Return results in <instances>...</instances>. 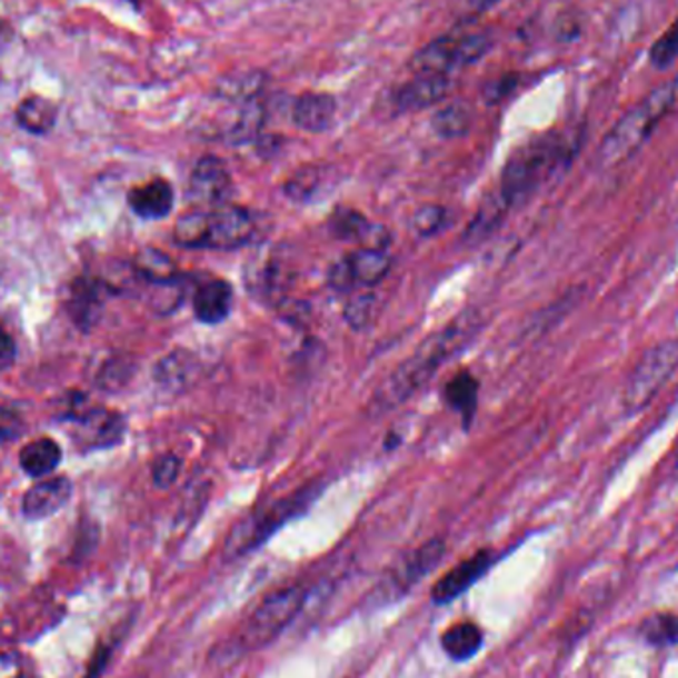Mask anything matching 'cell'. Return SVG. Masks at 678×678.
Returning a JSON list of instances; mask_svg holds the SVG:
<instances>
[{
  "mask_svg": "<svg viewBox=\"0 0 678 678\" xmlns=\"http://www.w3.org/2000/svg\"><path fill=\"white\" fill-rule=\"evenodd\" d=\"M485 645V631L472 621H459L450 625L440 635V647L455 662H465L477 657Z\"/></svg>",
  "mask_w": 678,
  "mask_h": 678,
  "instance_id": "cell-20",
  "label": "cell"
},
{
  "mask_svg": "<svg viewBox=\"0 0 678 678\" xmlns=\"http://www.w3.org/2000/svg\"><path fill=\"white\" fill-rule=\"evenodd\" d=\"M506 211H508V205L502 201V197L498 195L495 199H488V201L480 207V211L477 212L475 220L470 222L465 239L472 245H477L480 240H485L492 230L498 229V225L505 219Z\"/></svg>",
  "mask_w": 678,
  "mask_h": 678,
  "instance_id": "cell-27",
  "label": "cell"
},
{
  "mask_svg": "<svg viewBox=\"0 0 678 678\" xmlns=\"http://www.w3.org/2000/svg\"><path fill=\"white\" fill-rule=\"evenodd\" d=\"M195 316L202 323H220L229 318L232 308V288L229 282L212 278L202 282L193 300Z\"/></svg>",
  "mask_w": 678,
  "mask_h": 678,
  "instance_id": "cell-18",
  "label": "cell"
},
{
  "mask_svg": "<svg viewBox=\"0 0 678 678\" xmlns=\"http://www.w3.org/2000/svg\"><path fill=\"white\" fill-rule=\"evenodd\" d=\"M445 551L447 546L440 538L422 544L419 550L412 551L411 556L405 559L403 568L399 574V586L409 589L417 581L427 578L432 569L439 566L440 559L445 558Z\"/></svg>",
  "mask_w": 678,
  "mask_h": 678,
  "instance_id": "cell-23",
  "label": "cell"
},
{
  "mask_svg": "<svg viewBox=\"0 0 678 678\" xmlns=\"http://www.w3.org/2000/svg\"><path fill=\"white\" fill-rule=\"evenodd\" d=\"M639 637L647 645L657 649H669L678 645V614L672 611H659V614L647 615L639 625Z\"/></svg>",
  "mask_w": 678,
  "mask_h": 678,
  "instance_id": "cell-24",
  "label": "cell"
},
{
  "mask_svg": "<svg viewBox=\"0 0 678 678\" xmlns=\"http://www.w3.org/2000/svg\"><path fill=\"white\" fill-rule=\"evenodd\" d=\"M17 121L32 136H47L58 121V106L44 96H28L17 108Z\"/></svg>",
  "mask_w": 678,
  "mask_h": 678,
  "instance_id": "cell-21",
  "label": "cell"
},
{
  "mask_svg": "<svg viewBox=\"0 0 678 678\" xmlns=\"http://www.w3.org/2000/svg\"><path fill=\"white\" fill-rule=\"evenodd\" d=\"M445 222H447V211L440 205H422L412 212L411 230L417 237L429 239L445 227Z\"/></svg>",
  "mask_w": 678,
  "mask_h": 678,
  "instance_id": "cell-32",
  "label": "cell"
},
{
  "mask_svg": "<svg viewBox=\"0 0 678 678\" xmlns=\"http://www.w3.org/2000/svg\"><path fill=\"white\" fill-rule=\"evenodd\" d=\"M10 40V28L0 22V48L4 47Z\"/></svg>",
  "mask_w": 678,
  "mask_h": 678,
  "instance_id": "cell-39",
  "label": "cell"
},
{
  "mask_svg": "<svg viewBox=\"0 0 678 678\" xmlns=\"http://www.w3.org/2000/svg\"><path fill=\"white\" fill-rule=\"evenodd\" d=\"M579 143V131H550L516 149L502 171L498 193L508 209L520 207L554 175L568 169Z\"/></svg>",
  "mask_w": 678,
  "mask_h": 678,
  "instance_id": "cell-2",
  "label": "cell"
},
{
  "mask_svg": "<svg viewBox=\"0 0 678 678\" xmlns=\"http://www.w3.org/2000/svg\"><path fill=\"white\" fill-rule=\"evenodd\" d=\"M328 285L336 290V292H356L358 286L351 275V268H349L348 258H341L333 267L330 268V275H328Z\"/></svg>",
  "mask_w": 678,
  "mask_h": 678,
  "instance_id": "cell-36",
  "label": "cell"
},
{
  "mask_svg": "<svg viewBox=\"0 0 678 678\" xmlns=\"http://www.w3.org/2000/svg\"><path fill=\"white\" fill-rule=\"evenodd\" d=\"M320 171L318 169H303L298 175H293L292 179L286 183V195L292 201H310L312 195L320 187Z\"/></svg>",
  "mask_w": 678,
  "mask_h": 678,
  "instance_id": "cell-34",
  "label": "cell"
},
{
  "mask_svg": "<svg viewBox=\"0 0 678 678\" xmlns=\"http://www.w3.org/2000/svg\"><path fill=\"white\" fill-rule=\"evenodd\" d=\"M482 326L480 316L468 310L449 321L445 328L435 331L431 338L425 339L411 358L403 361L387 377L383 386L377 389L369 401L371 415H383L403 405L412 395L419 393L422 387L439 373L440 367L467 348Z\"/></svg>",
  "mask_w": 678,
  "mask_h": 678,
  "instance_id": "cell-1",
  "label": "cell"
},
{
  "mask_svg": "<svg viewBox=\"0 0 678 678\" xmlns=\"http://www.w3.org/2000/svg\"><path fill=\"white\" fill-rule=\"evenodd\" d=\"M232 191V179L225 161L219 157L205 156L195 166L191 179H189V195L191 199L201 205L220 207L227 201Z\"/></svg>",
  "mask_w": 678,
  "mask_h": 678,
  "instance_id": "cell-11",
  "label": "cell"
},
{
  "mask_svg": "<svg viewBox=\"0 0 678 678\" xmlns=\"http://www.w3.org/2000/svg\"><path fill=\"white\" fill-rule=\"evenodd\" d=\"M470 126H472V111L465 103H450L432 120V128L440 138L445 139L462 138L468 133Z\"/></svg>",
  "mask_w": 678,
  "mask_h": 678,
  "instance_id": "cell-28",
  "label": "cell"
},
{
  "mask_svg": "<svg viewBox=\"0 0 678 678\" xmlns=\"http://www.w3.org/2000/svg\"><path fill=\"white\" fill-rule=\"evenodd\" d=\"M179 472H181V460L177 459L171 452L159 457L153 462V468H151V477H153L157 488L173 486L179 478Z\"/></svg>",
  "mask_w": 678,
  "mask_h": 678,
  "instance_id": "cell-35",
  "label": "cell"
},
{
  "mask_svg": "<svg viewBox=\"0 0 678 678\" xmlns=\"http://www.w3.org/2000/svg\"><path fill=\"white\" fill-rule=\"evenodd\" d=\"M445 399L447 403L460 412V417L465 419V425L472 421L478 407V381L470 373H459L452 377L449 386L445 389Z\"/></svg>",
  "mask_w": 678,
  "mask_h": 678,
  "instance_id": "cell-26",
  "label": "cell"
},
{
  "mask_svg": "<svg viewBox=\"0 0 678 678\" xmlns=\"http://www.w3.org/2000/svg\"><path fill=\"white\" fill-rule=\"evenodd\" d=\"M62 460V449L54 439L40 437V439L28 442L20 450L19 462L28 477L42 478L50 475Z\"/></svg>",
  "mask_w": 678,
  "mask_h": 678,
  "instance_id": "cell-22",
  "label": "cell"
},
{
  "mask_svg": "<svg viewBox=\"0 0 678 678\" xmlns=\"http://www.w3.org/2000/svg\"><path fill=\"white\" fill-rule=\"evenodd\" d=\"M73 486L68 477L47 478L32 486L22 498V514L27 520H44L60 512L72 498Z\"/></svg>",
  "mask_w": 678,
  "mask_h": 678,
  "instance_id": "cell-12",
  "label": "cell"
},
{
  "mask_svg": "<svg viewBox=\"0 0 678 678\" xmlns=\"http://www.w3.org/2000/svg\"><path fill=\"white\" fill-rule=\"evenodd\" d=\"M336 110L338 106L330 93H302L293 103V123L308 133H321L330 129Z\"/></svg>",
  "mask_w": 678,
  "mask_h": 678,
  "instance_id": "cell-17",
  "label": "cell"
},
{
  "mask_svg": "<svg viewBox=\"0 0 678 678\" xmlns=\"http://www.w3.org/2000/svg\"><path fill=\"white\" fill-rule=\"evenodd\" d=\"M207 225H209V211H193L185 215L175 225V242L187 248H205Z\"/></svg>",
  "mask_w": 678,
  "mask_h": 678,
  "instance_id": "cell-29",
  "label": "cell"
},
{
  "mask_svg": "<svg viewBox=\"0 0 678 678\" xmlns=\"http://www.w3.org/2000/svg\"><path fill=\"white\" fill-rule=\"evenodd\" d=\"M318 495H320V486H303L293 495L280 498L275 505L265 506L247 518H242L227 538V546H225L227 556L239 558V556H247L250 551L257 550L258 546H262L268 538H272L285 524L302 516Z\"/></svg>",
  "mask_w": 678,
  "mask_h": 678,
  "instance_id": "cell-4",
  "label": "cell"
},
{
  "mask_svg": "<svg viewBox=\"0 0 678 678\" xmlns=\"http://www.w3.org/2000/svg\"><path fill=\"white\" fill-rule=\"evenodd\" d=\"M108 292H110L108 285L98 278L82 276L73 282L66 306L78 328L86 331L92 330L103 312V302H106Z\"/></svg>",
  "mask_w": 678,
  "mask_h": 678,
  "instance_id": "cell-13",
  "label": "cell"
},
{
  "mask_svg": "<svg viewBox=\"0 0 678 678\" xmlns=\"http://www.w3.org/2000/svg\"><path fill=\"white\" fill-rule=\"evenodd\" d=\"M376 296L371 292H353L349 296L343 318L353 330H366L376 318Z\"/></svg>",
  "mask_w": 678,
  "mask_h": 678,
  "instance_id": "cell-31",
  "label": "cell"
},
{
  "mask_svg": "<svg viewBox=\"0 0 678 678\" xmlns=\"http://www.w3.org/2000/svg\"><path fill=\"white\" fill-rule=\"evenodd\" d=\"M495 564V554L490 550H480L472 558L460 561L459 566L447 571L442 578L432 586L431 601L435 606H449L465 596L478 579L485 578L488 569Z\"/></svg>",
  "mask_w": 678,
  "mask_h": 678,
  "instance_id": "cell-10",
  "label": "cell"
},
{
  "mask_svg": "<svg viewBox=\"0 0 678 678\" xmlns=\"http://www.w3.org/2000/svg\"><path fill=\"white\" fill-rule=\"evenodd\" d=\"M678 369V338L662 339L642 353L625 383V415H639L657 399Z\"/></svg>",
  "mask_w": 678,
  "mask_h": 678,
  "instance_id": "cell-5",
  "label": "cell"
},
{
  "mask_svg": "<svg viewBox=\"0 0 678 678\" xmlns=\"http://www.w3.org/2000/svg\"><path fill=\"white\" fill-rule=\"evenodd\" d=\"M308 601V587L288 586L265 597L239 635L240 651H258L275 641L300 615Z\"/></svg>",
  "mask_w": 678,
  "mask_h": 678,
  "instance_id": "cell-6",
  "label": "cell"
},
{
  "mask_svg": "<svg viewBox=\"0 0 678 678\" xmlns=\"http://www.w3.org/2000/svg\"><path fill=\"white\" fill-rule=\"evenodd\" d=\"M678 58V17L675 22L667 28V32H662L657 42L652 44L649 52V60L657 70H665L669 66L675 64Z\"/></svg>",
  "mask_w": 678,
  "mask_h": 678,
  "instance_id": "cell-33",
  "label": "cell"
},
{
  "mask_svg": "<svg viewBox=\"0 0 678 678\" xmlns=\"http://www.w3.org/2000/svg\"><path fill=\"white\" fill-rule=\"evenodd\" d=\"M450 90L452 78L449 76L412 73L411 80L395 93V106L401 111L425 110L445 100Z\"/></svg>",
  "mask_w": 678,
  "mask_h": 678,
  "instance_id": "cell-15",
  "label": "cell"
},
{
  "mask_svg": "<svg viewBox=\"0 0 678 678\" xmlns=\"http://www.w3.org/2000/svg\"><path fill=\"white\" fill-rule=\"evenodd\" d=\"M17 361V343L9 331L0 328V371H7Z\"/></svg>",
  "mask_w": 678,
  "mask_h": 678,
  "instance_id": "cell-37",
  "label": "cell"
},
{
  "mask_svg": "<svg viewBox=\"0 0 678 678\" xmlns=\"http://www.w3.org/2000/svg\"><path fill=\"white\" fill-rule=\"evenodd\" d=\"M19 437V419L17 415L0 409V442Z\"/></svg>",
  "mask_w": 678,
  "mask_h": 678,
  "instance_id": "cell-38",
  "label": "cell"
},
{
  "mask_svg": "<svg viewBox=\"0 0 678 678\" xmlns=\"http://www.w3.org/2000/svg\"><path fill=\"white\" fill-rule=\"evenodd\" d=\"M677 106L678 76L647 93L615 123L614 128L607 131L597 151L599 166L609 169L631 159L649 141L655 129L659 128L660 121L665 120Z\"/></svg>",
  "mask_w": 678,
  "mask_h": 678,
  "instance_id": "cell-3",
  "label": "cell"
},
{
  "mask_svg": "<svg viewBox=\"0 0 678 678\" xmlns=\"http://www.w3.org/2000/svg\"><path fill=\"white\" fill-rule=\"evenodd\" d=\"M70 421H76L73 440L83 450L113 449L123 440L128 429L126 417L106 407L80 411Z\"/></svg>",
  "mask_w": 678,
  "mask_h": 678,
  "instance_id": "cell-8",
  "label": "cell"
},
{
  "mask_svg": "<svg viewBox=\"0 0 678 678\" xmlns=\"http://www.w3.org/2000/svg\"><path fill=\"white\" fill-rule=\"evenodd\" d=\"M371 222L358 211L339 209L330 219V230L341 240H366Z\"/></svg>",
  "mask_w": 678,
  "mask_h": 678,
  "instance_id": "cell-30",
  "label": "cell"
},
{
  "mask_svg": "<svg viewBox=\"0 0 678 678\" xmlns=\"http://www.w3.org/2000/svg\"><path fill=\"white\" fill-rule=\"evenodd\" d=\"M490 48L492 38L486 32L460 30L455 34L437 38L431 44L419 50L411 60V70L412 73L452 78V73L475 64Z\"/></svg>",
  "mask_w": 678,
  "mask_h": 678,
  "instance_id": "cell-7",
  "label": "cell"
},
{
  "mask_svg": "<svg viewBox=\"0 0 678 678\" xmlns=\"http://www.w3.org/2000/svg\"><path fill=\"white\" fill-rule=\"evenodd\" d=\"M133 270L139 278H143L151 286L167 285L179 278L173 260L157 248H143L138 252V257L133 260Z\"/></svg>",
  "mask_w": 678,
  "mask_h": 678,
  "instance_id": "cell-25",
  "label": "cell"
},
{
  "mask_svg": "<svg viewBox=\"0 0 678 678\" xmlns=\"http://www.w3.org/2000/svg\"><path fill=\"white\" fill-rule=\"evenodd\" d=\"M675 468L678 470V447L677 450H675Z\"/></svg>",
  "mask_w": 678,
  "mask_h": 678,
  "instance_id": "cell-40",
  "label": "cell"
},
{
  "mask_svg": "<svg viewBox=\"0 0 678 678\" xmlns=\"http://www.w3.org/2000/svg\"><path fill=\"white\" fill-rule=\"evenodd\" d=\"M255 235H257V220L252 217V212L235 205H220L209 211L205 248L235 250L245 247Z\"/></svg>",
  "mask_w": 678,
  "mask_h": 678,
  "instance_id": "cell-9",
  "label": "cell"
},
{
  "mask_svg": "<svg viewBox=\"0 0 678 678\" xmlns=\"http://www.w3.org/2000/svg\"><path fill=\"white\" fill-rule=\"evenodd\" d=\"M201 371V361L195 353L187 349H175L171 353H167L166 358L159 359V363L153 369V377L161 389L171 393H183L187 389L197 386Z\"/></svg>",
  "mask_w": 678,
  "mask_h": 678,
  "instance_id": "cell-14",
  "label": "cell"
},
{
  "mask_svg": "<svg viewBox=\"0 0 678 678\" xmlns=\"http://www.w3.org/2000/svg\"><path fill=\"white\" fill-rule=\"evenodd\" d=\"M131 211L146 220L166 219L173 211V187L166 179H153L146 185H139L129 191Z\"/></svg>",
  "mask_w": 678,
  "mask_h": 678,
  "instance_id": "cell-16",
  "label": "cell"
},
{
  "mask_svg": "<svg viewBox=\"0 0 678 678\" xmlns=\"http://www.w3.org/2000/svg\"><path fill=\"white\" fill-rule=\"evenodd\" d=\"M346 258L358 288H373L379 282H383L393 265L386 248L363 247Z\"/></svg>",
  "mask_w": 678,
  "mask_h": 678,
  "instance_id": "cell-19",
  "label": "cell"
}]
</instances>
